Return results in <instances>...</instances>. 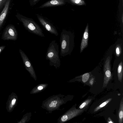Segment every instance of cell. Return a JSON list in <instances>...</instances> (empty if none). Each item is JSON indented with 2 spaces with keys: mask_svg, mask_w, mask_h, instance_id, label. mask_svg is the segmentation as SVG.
Listing matches in <instances>:
<instances>
[{
  "mask_svg": "<svg viewBox=\"0 0 123 123\" xmlns=\"http://www.w3.org/2000/svg\"><path fill=\"white\" fill-rule=\"evenodd\" d=\"M59 45L55 40H52L48 48L46 55V59L49 61L51 66L57 68L61 65V60L59 56Z\"/></svg>",
  "mask_w": 123,
  "mask_h": 123,
  "instance_id": "1",
  "label": "cell"
},
{
  "mask_svg": "<svg viewBox=\"0 0 123 123\" xmlns=\"http://www.w3.org/2000/svg\"><path fill=\"white\" fill-rule=\"evenodd\" d=\"M60 55L61 57L68 55L71 51L72 46V35L65 30H63L60 38Z\"/></svg>",
  "mask_w": 123,
  "mask_h": 123,
  "instance_id": "2",
  "label": "cell"
},
{
  "mask_svg": "<svg viewBox=\"0 0 123 123\" xmlns=\"http://www.w3.org/2000/svg\"><path fill=\"white\" fill-rule=\"evenodd\" d=\"M20 20L24 26L29 32L42 37H45L41 28L34 20L24 18H21Z\"/></svg>",
  "mask_w": 123,
  "mask_h": 123,
  "instance_id": "3",
  "label": "cell"
},
{
  "mask_svg": "<svg viewBox=\"0 0 123 123\" xmlns=\"http://www.w3.org/2000/svg\"><path fill=\"white\" fill-rule=\"evenodd\" d=\"M18 33L14 26L10 25L7 26L2 35V38L4 40H15L18 38Z\"/></svg>",
  "mask_w": 123,
  "mask_h": 123,
  "instance_id": "4",
  "label": "cell"
},
{
  "mask_svg": "<svg viewBox=\"0 0 123 123\" xmlns=\"http://www.w3.org/2000/svg\"><path fill=\"white\" fill-rule=\"evenodd\" d=\"M104 76L103 87H106L109 82L111 79L112 75L111 72L110 57L108 56L106 58L104 65Z\"/></svg>",
  "mask_w": 123,
  "mask_h": 123,
  "instance_id": "5",
  "label": "cell"
},
{
  "mask_svg": "<svg viewBox=\"0 0 123 123\" xmlns=\"http://www.w3.org/2000/svg\"><path fill=\"white\" fill-rule=\"evenodd\" d=\"M37 18L41 24L47 31L56 36L58 35L57 29L53 25L40 16H38Z\"/></svg>",
  "mask_w": 123,
  "mask_h": 123,
  "instance_id": "6",
  "label": "cell"
},
{
  "mask_svg": "<svg viewBox=\"0 0 123 123\" xmlns=\"http://www.w3.org/2000/svg\"><path fill=\"white\" fill-rule=\"evenodd\" d=\"M19 52L25 68L30 71L32 72L33 69V67L32 63L28 57L21 49H19Z\"/></svg>",
  "mask_w": 123,
  "mask_h": 123,
  "instance_id": "7",
  "label": "cell"
},
{
  "mask_svg": "<svg viewBox=\"0 0 123 123\" xmlns=\"http://www.w3.org/2000/svg\"><path fill=\"white\" fill-rule=\"evenodd\" d=\"M88 37V24L86 27L83 33L80 46V53L87 46Z\"/></svg>",
  "mask_w": 123,
  "mask_h": 123,
  "instance_id": "8",
  "label": "cell"
},
{
  "mask_svg": "<svg viewBox=\"0 0 123 123\" xmlns=\"http://www.w3.org/2000/svg\"><path fill=\"white\" fill-rule=\"evenodd\" d=\"M10 0H7L0 14V27L1 26L8 12Z\"/></svg>",
  "mask_w": 123,
  "mask_h": 123,
  "instance_id": "9",
  "label": "cell"
},
{
  "mask_svg": "<svg viewBox=\"0 0 123 123\" xmlns=\"http://www.w3.org/2000/svg\"><path fill=\"white\" fill-rule=\"evenodd\" d=\"M64 0H51L44 3L39 8H43L46 7L56 6L64 4Z\"/></svg>",
  "mask_w": 123,
  "mask_h": 123,
  "instance_id": "10",
  "label": "cell"
},
{
  "mask_svg": "<svg viewBox=\"0 0 123 123\" xmlns=\"http://www.w3.org/2000/svg\"><path fill=\"white\" fill-rule=\"evenodd\" d=\"M123 98H122L120 102L118 113V122L119 123H123Z\"/></svg>",
  "mask_w": 123,
  "mask_h": 123,
  "instance_id": "11",
  "label": "cell"
},
{
  "mask_svg": "<svg viewBox=\"0 0 123 123\" xmlns=\"http://www.w3.org/2000/svg\"><path fill=\"white\" fill-rule=\"evenodd\" d=\"M123 74V65L122 61L119 64L117 68V76L118 80L122 82Z\"/></svg>",
  "mask_w": 123,
  "mask_h": 123,
  "instance_id": "12",
  "label": "cell"
},
{
  "mask_svg": "<svg viewBox=\"0 0 123 123\" xmlns=\"http://www.w3.org/2000/svg\"><path fill=\"white\" fill-rule=\"evenodd\" d=\"M112 99V98H110L108 99L107 100L104 102L99 106L95 108L94 110V112H96L98 110L105 106L109 102H110Z\"/></svg>",
  "mask_w": 123,
  "mask_h": 123,
  "instance_id": "13",
  "label": "cell"
},
{
  "mask_svg": "<svg viewBox=\"0 0 123 123\" xmlns=\"http://www.w3.org/2000/svg\"><path fill=\"white\" fill-rule=\"evenodd\" d=\"M73 3L79 5H82L85 4V3L83 0H70Z\"/></svg>",
  "mask_w": 123,
  "mask_h": 123,
  "instance_id": "14",
  "label": "cell"
},
{
  "mask_svg": "<svg viewBox=\"0 0 123 123\" xmlns=\"http://www.w3.org/2000/svg\"><path fill=\"white\" fill-rule=\"evenodd\" d=\"M116 53L117 56H120L121 53L122 48L121 45L119 44L117 45L115 48Z\"/></svg>",
  "mask_w": 123,
  "mask_h": 123,
  "instance_id": "15",
  "label": "cell"
},
{
  "mask_svg": "<svg viewBox=\"0 0 123 123\" xmlns=\"http://www.w3.org/2000/svg\"><path fill=\"white\" fill-rule=\"evenodd\" d=\"M90 76V74L88 73H86L83 74L82 77V80L84 83L86 82L88 80Z\"/></svg>",
  "mask_w": 123,
  "mask_h": 123,
  "instance_id": "16",
  "label": "cell"
},
{
  "mask_svg": "<svg viewBox=\"0 0 123 123\" xmlns=\"http://www.w3.org/2000/svg\"><path fill=\"white\" fill-rule=\"evenodd\" d=\"M91 100V99H87L80 105L79 108L80 109H82L86 106L90 102Z\"/></svg>",
  "mask_w": 123,
  "mask_h": 123,
  "instance_id": "17",
  "label": "cell"
},
{
  "mask_svg": "<svg viewBox=\"0 0 123 123\" xmlns=\"http://www.w3.org/2000/svg\"><path fill=\"white\" fill-rule=\"evenodd\" d=\"M57 103V101H52L49 106L50 107H55L56 106V104Z\"/></svg>",
  "mask_w": 123,
  "mask_h": 123,
  "instance_id": "18",
  "label": "cell"
},
{
  "mask_svg": "<svg viewBox=\"0 0 123 123\" xmlns=\"http://www.w3.org/2000/svg\"><path fill=\"white\" fill-rule=\"evenodd\" d=\"M7 0H0V9L3 6L4 4H5Z\"/></svg>",
  "mask_w": 123,
  "mask_h": 123,
  "instance_id": "19",
  "label": "cell"
},
{
  "mask_svg": "<svg viewBox=\"0 0 123 123\" xmlns=\"http://www.w3.org/2000/svg\"><path fill=\"white\" fill-rule=\"evenodd\" d=\"M68 119V117L67 115H63L62 117L61 120L62 121L64 122L66 121Z\"/></svg>",
  "mask_w": 123,
  "mask_h": 123,
  "instance_id": "20",
  "label": "cell"
},
{
  "mask_svg": "<svg viewBox=\"0 0 123 123\" xmlns=\"http://www.w3.org/2000/svg\"><path fill=\"white\" fill-rule=\"evenodd\" d=\"M5 46H0V53L2 51V50L5 49Z\"/></svg>",
  "mask_w": 123,
  "mask_h": 123,
  "instance_id": "21",
  "label": "cell"
},
{
  "mask_svg": "<svg viewBox=\"0 0 123 123\" xmlns=\"http://www.w3.org/2000/svg\"><path fill=\"white\" fill-rule=\"evenodd\" d=\"M94 81V79L93 78H92L89 81V83L91 85H92Z\"/></svg>",
  "mask_w": 123,
  "mask_h": 123,
  "instance_id": "22",
  "label": "cell"
},
{
  "mask_svg": "<svg viewBox=\"0 0 123 123\" xmlns=\"http://www.w3.org/2000/svg\"><path fill=\"white\" fill-rule=\"evenodd\" d=\"M108 123H114V122H113L111 119L110 117H109L108 118Z\"/></svg>",
  "mask_w": 123,
  "mask_h": 123,
  "instance_id": "23",
  "label": "cell"
},
{
  "mask_svg": "<svg viewBox=\"0 0 123 123\" xmlns=\"http://www.w3.org/2000/svg\"><path fill=\"white\" fill-rule=\"evenodd\" d=\"M16 99L15 98H14L12 99V105H14L16 103Z\"/></svg>",
  "mask_w": 123,
  "mask_h": 123,
  "instance_id": "24",
  "label": "cell"
},
{
  "mask_svg": "<svg viewBox=\"0 0 123 123\" xmlns=\"http://www.w3.org/2000/svg\"><path fill=\"white\" fill-rule=\"evenodd\" d=\"M43 87L42 86H39L38 87V89L39 90H41L43 89Z\"/></svg>",
  "mask_w": 123,
  "mask_h": 123,
  "instance_id": "25",
  "label": "cell"
},
{
  "mask_svg": "<svg viewBox=\"0 0 123 123\" xmlns=\"http://www.w3.org/2000/svg\"><path fill=\"white\" fill-rule=\"evenodd\" d=\"M121 19H122V23H123V14H122Z\"/></svg>",
  "mask_w": 123,
  "mask_h": 123,
  "instance_id": "26",
  "label": "cell"
},
{
  "mask_svg": "<svg viewBox=\"0 0 123 123\" xmlns=\"http://www.w3.org/2000/svg\"><path fill=\"white\" fill-rule=\"evenodd\" d=\"M38 0H33V1L34 2H36Z\"/></svg>",
  "mask_w": 123,
  "mask_h": 123,
  "instance_id": "27",
  "label": "cell"
}]
</instances>
